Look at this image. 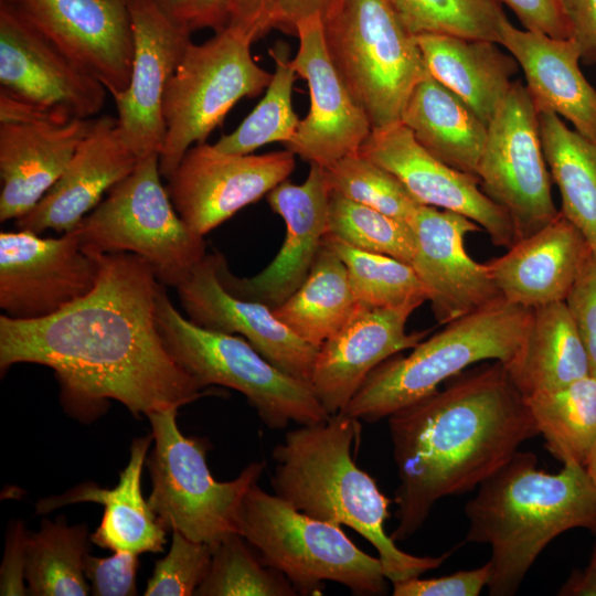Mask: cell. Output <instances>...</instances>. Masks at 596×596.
Wrapping results in <instances>:
<instances>
[{
    "label": "cell",
    "instance_id": "1",
    "mask_svg": "<svg viewBox=\"0 0 596 596\" xmlns=\"http://www.w3.org/2000/svg\"><path fill=\"white\" fill-rule=\"evenodd\" d=\"M95 257L97 281L83 298L43 319L0 316L1 374L17 363L51 368L63 405L81 419L98 416L109 400L140 417L205 395L162 341L161 283L149 263L127 252Z\"/></svg>",
    "mask_w": 596,
    "mask_h": 596
},
{
    "label": "cell",
    "instance_id": "2",
    "mask_svg": "<svg viewBox=\"0 0 596 596\" xmlns=\"http://www.w3.org/2000/svg\"><path fill=\"white\" fill-rule=\"evenodd\" d=\"M448 381L387 417L400 480L397 525L390 535L395 542L419 530L438 500L475 489L539 435L502 362Z\"/></svg>",
    "mask_w": 596,
    "mask_h": 596
},
{
    "label": "cell",
    "instance_id": "3",
    "mask_svg": "<svg viewBox=\"0 0 596 596\" xmlns=\"http://www.w3.org/2000/svg\"><path fill=\"white\" fill-rule=\"evenodd\" d=\"M361 430L360 419L343 412L289 430L272 451L275 494L311 518L362 535L377 551L392 584L438 568L451 551L439 556L408 554L385 533L391 500L354 460Z\"/></svg>",
    "mask_w": 596,
    "mask_h": 596
},
{
    "label": "cell",
    "instance_id": "4",
    "mask_svg": "<svg viewBox=\"0 0 596 596\" xmlns=\"http://www.w3.org/2000/svg\"><path fill=\"white\" fill-rule=\"evenodd\" d=\"M465 513L466 541L491 549L489 595L511 596L560 534L577 528L596 534V486L582 465L549 473L538 468L535 454L518 450L478 486Z\"/></svg>",
    "mask_w": 596,
    "mask_h": 596
},
{
    "label": "cell",
    "instance_id": "5",
    "mask_svg": "<svg viewBox=\"0 0 596 596\" xmlns=\"http://www.w3.org/2000/svg\"><path fill=\"white\" fill-rule=\"evenodd\" d=\"M531 309L502 297L393 355L364 380L343 413L373 424L434 393L441 383L483 361L507 363L517 351Z\"/></svg>",
    "mask_w": 596,
    "mask_h": 596
},
{
    "label": "cell",
    "instance_id": "6",
    "mask_svg": "<svg viewBox=\"0 0 596 596\" xmlns=\"http://www.w3.org/2000/svg\"><path fill=\"white\" fill-rule=\"evenodd\" d=\"M327 51L372 130L401 123L429 75L422 51L389 0H338L322 18Z\"/></svg>",
    "mask_w": 596,
    "mask_h": 596
},
{
    "label": "cell",
    "instance_id": "7",
    "mask_svg": "<svg viewBox=\"0 0 596 596\" xmlns=\"http://www.w3.org/2000/svg\"><path fill=\"white\" fill-rule=\"evenodd\" d=\"M235 532L298 594H321L326 581L355 595H382L386 577L379 557L360 550L341 525L311 518L254 483L235 519Z\"/></svg>",
    "mask_w": 596,
    "mask_h": 596
},
{
    "label": "cell",
    "instance_id": "8",
    "mask_svg": "<svg viewBox=\"0 0 596 596\" xmlns=\"http://www.w3.org/2000/svg\"><path fill=\"white\" fill-rule=\"evenodd\" d=\"M156 320L167 350L201 389L221 385L241 392L267 427L309 425L330 416L308 383L276 368L246 339L203 329L182 316L162 284Z\"/></svg>",
    "mask_w": 596,
    "mask_h": 596
},
{
    "label": "cell",
    "instance_id": "9",
    "mask_svg": "<svg viewBox=\"0 0 596 596\" xmlns=\"http://www.w3.org/2000/svg\"><path fill=\"white\" fill-rule=\"evenodd\" d=\"M161 177L158 155L139 159L74 230L86 254H136L159 283L177 287L207 254L206 244L179 216Z\"/></svg>",
    "mask_w": 596,
    "mask_h": 596
},
{
    "label": "cell",
    "instance_id": "10",
    "mask_svg": "<svg viewBox=\"0 0 596 596\" xmlns=\"http://www.w3.org/2000/svg\"><path fill=\"white\" fill-rule=\"evenodd\" d=\"M178 409L147 416L155 441L146 461L152 482L148 503L166 530L214 546L235 532L241 502L266 461L251 462L234 480H215L206 464L207 443L180 432Z\"/></svg>",
    "mask_w": 596,
    "mask_h": 596
},
{
    "label": "cell",
    "instance_id": "11",
    "mask_svg": "<svg viewBox=\"0 0 596 596\" xmlns=\"http://www.w3.org/2000/svg\"><path fill=\"white\" fill-rule=\"evenodd\" d=\"M252 44L244 32L227 26L201 44L188 45L162 103L166 137L159 169L166 180L240 99L255 97L269 85L273 74L257 65Z\"/></svg>",
    "mask_w": 596,
    "mask_h": 596
},
{
    "label": "cell",
    "instance_id": "12",
    "mask_svg": "<svg viewBox=\"0 0 596 596\" xmlns=\"http://www.w3.org/2000/svg\"><path fill=\"white\" fill-rule=\"evenodd\" d=\"M477 175L483 193L510 216L518 240L558 213L540 136L539 111L521 81L513 84L488 124Z\"/></svg>",
    "mask_w": 596,
    "mask_h": 596
},
{
    "label": "cell",
    "instance_id": "13",
    "mask_svg": "<svg viewBox=\"0 0 596 596\" xmlns=\"http://www.w3.org/2000/svg\"><path fill=\"white\" fill-rule=\"evenodd\" d=\"M107 89L0 1V95L20 103L30 123L94 118Z\"/></svg>",
    "mask_w": 596,
    "mask_h": 596
},
{
    "label": "cell",
    "instance_id": "14",
    "mask_svg": "<svg viewBox=\"0 0 596 596\" xmlns=\"http://www.w3.org/2000/svg\"><path fill=\"white\" fill-rule=\"evenodd\" d=\"M295 164L287 149L232 155L202 142L185 152L166 189L187 226L204 236L287 180Z\"/></svg>",
    "mask_w": 596,
    "mask_h": 596
},
{
    "label": "cell",
    "instance_id": "15",
    "mask_svg": "<svg viewBox=\"0 0 596 596\" xmlns=\"http://www.w3.org/2000/svg\"><path fill=\"white\" fill-rule=\"evenodd\" d=\"M28 230L0 233V308L14 320L55 315L89 294L98 262L86 254L75 230L41 237Z\"/></svg>",
    "mask_w": 596,
    "mask_h": 596
},
{
    "label": "cell",
    "instance_id": "16",
    "mask_svg": "<svg viewBox=\"0 0 596 596\" xmlns=\"http://www.w3.org/2000/svg\"><path fill=\"white\" fill-rule=\"evenodd\" d=\"M115 96L130 79L134 32L127 0H0Z\"/></svg>",
    "mask_w": 596,
    "mask_h": 596
},
{
    "label": "cell",
    "instance_id": "17",
    "mask_svg": "<svg viewBox=\"0 0 596 596\" xmlns=\"http://www.w3.org/2000/svg\"><path fill=\"white\" fill-rule=\"evenodd\" d=\"M331 189L324 168L310 163L301 184L283 181L266 195L270 209L286 225L284 243L275 258L253 277H237L225 257L219 259V277L227 291L275 309L307 278L328 233Z\"/></svg>",
    "mask_w": 596,
    "mask_h": 596
},
{
    "label": "cell",
    "instance_id": "18",
    "mask_svg": "<svg viewBox=\"0 0 596 596\" xmlns=\"http://www.w3.org/2000/svg\"><path fill=\"white\" fill-rule=\"evenodd\" d=\"M134 58L127 88L113 96L118 127L138 159L160 156L166 125L162 103L191 31L174 23L151 0H127Z\"/></svg>",
    "mask_w": 596,
    "mask_h": 596
},
{
    "label": "cell",
    "instance_id": "19",
    "mask_svg": "<svg viewBox=\"0 0 596 596\" xmlns=\"http://www.w3.org/2000/svg\"><path fill=\"white\" fill-rule=\"evenodd\" d=\"M359 152L393 173L419 204L465 215L496 246L508 249L518 241L510 216L483 193L479 180L432 156L404 124L372 130Z\"/></svg>",
    "mask_w": 596,
    "mask_h": 596
},
{
    "label": "cell",
    "instance_id": "20",
    "mask_svg": "<svg viewBox=\"0 0 596 596\" xmlns=\"http://www.w3.org/2000/svg\"><path fill=\"white\" fill-rule=\"evenodd\" d=\"M296 35L299 49L291 63L297 75L308 83L310 108L284 146L309 163L328 167L358 153L372 127L329 57L321 17L299 22Z\"/></svg>",
    "mask_w": 596,
    "mask_h": 596
},
{
    "label": "cell",
    "instance_id": "21",
    "mask_svg": "<svg viewBox=\"0 0 596 596\" xmlns=\"http://www.w3.org/2000/svg\"><path fill=\"white\" fill-rule=\"evenodd\" d=\"M409 225L415 235L411 262L439 324H447L501 297L486 264L473 260L465 237L481 227L462 214L418 205Z\"/></svg>",
    "mask_w": 596,
    "mask_h": 596
},
{
    "label": "cell",
    "instance_id": "22",
    "mask_svg": "<svg viewBox=\"0 0 596 596\" xmlns=\"http://www.w3.org/2000/svg\"><path fill=\"white\" fill-rule=\"evenodd\" d=\"M220 255L206 254L175 287L185 317L203 329L243 337L276 368L310 385L318 348L297 337L266 305L227 291L219 277Z\"/></svg>",
    "mask_w": 596,
    "mask_h": 596
},
{
    "label": "cell",
    "instance_id": "23",
    "mask_svg": "<svg viewBox=\"0 0 596 596\" xmlns=\"http://www.w3.org/2000/svg\"><path fill=\"white\" fill-rule=\"evenodd\" d=\"M417 308H364L318 349L310 387L329 415L342 412L382 362L413 349L430 330L407 332Z\"/></svg>",
    "mask_w": 596,
    "mask_h": 596
},
{
    "label": "cell",
    "instance_id": "24",
    "mask_svg": "<svg viewBox=\"0 0 596 596\" xmlns=\"http://www.w3.org/2000/svg\"><path fill=\"white\" fill-rule=\"evenodd\" d=\"M138 161L116 118H94L61 177L28 214L17 220V227L36 234L73 231Z\"/></svg>",
    "mask_w": 596,
    "mask_h": 596
},
{
    "label": "cell",
    "instance_id": "25",
    "mask_svg": "<svg viewBox=\"0 0 596 596\" xmlns=\"http://www.w3.org/2000/svg\"><path fill=\"white\" fill-rule=\"evenodd\" d=\"M592 255L582 233L558 211L545 226L485 264L503 299L532 309L565 301Z\"/></svg>",
    "mask_w": 596,
    "mask_h": 596
},
{
    "label": "cell",
    "instance_id": "26",
    "mask_svg": "<svg viewBox=\"0 0 596 596\" xmlns=\"http://www.w3.org/2000/svg\"><path fill=\"white\" fill-rule=\"evenodd\" d=\"M499 44L523 71L536 110L563 117L581 135L596 141V89L579 68L576 42L520 30L507 19Z\"/></svg>",
    "mask_w": 596,
    "mask_h": 596
},
{
    "label": "cell",
    "instance_id": "27",
    "mask_svg": "<svg viewBox=\"0 0 596 596\" xmlns=\"http://www.w3.org/2000/svg\"><path fill=\"white\" fill-rule=\"evenodd\" d=\"M94 118L0 124V221L28 214L54 185Z\"/></svg>",
    "mask_w": 596,
    "mask_h": 596
},
{
    "label": "cell",
    "instance_id": "28",
    "mask_svg": "<svg viewBox=\"0 0 596 596\" xmlns=\"http://www.w3.org/2000/svg\"><path fill=\"white\" fill-rule=\"evenodd\" d=\"M152 440L151 434L132 441L129 461L119 473V481L114 488H100L93 482L82 483L63 494L40 500L36 503V513H49L72 503H99L104 505V514L89 538L94 544L114 552H161L166 544L167 530L141 492V473Z\"/></svg>",
    "mask_w": 596,
    "mask_h": 596
},
{
    "label": "cell",
    "instance_id": "29",
    "mask_svg": "<svg viewBox=\"0 0 596 596\" xmlns=\"http://www.w3.org/2000/svg\"><path fill=\"white\" fill-rule=\"evenodd\" d=\"M428 73L460 98L487 125L519 71L499 43L441 33L416 34Z\"/></svg>",
    "mask_w": 596,
    "mask_h": 596
},
{
    "label": "cell",
    "instance_id": "30",
    "mask_svg": "<svg viewBox=\"0 0 596 596\" xmlns=\"http://www.w3.org/2000/svg\"><path fill=\"white\" fill-rule=\"evenodd\" d=\"M503 365L523 397L589 375L587 355L565 301L531 309L523 338Z\"/></svg>",
    "mask_w": 596,
    "mask_h": 596
},
{
    "label": "cell",
    "instance_id": "31",
    "mask_svg": "<svg viewBox=\"0 0 596 596\" xmlns=\"http://www.w3.org/2000/svg\"><path fill=\"white\" fill-rule=\"evenodd\" d=\"M401 123L432 156L478 179L488 125L430 74L413 89Z\"/></svg>",
    "mask_w": 596,
    "mask_h": 596
},
{
    "label": "cell",
    "instance_id": "32",
    "mask_svg": "<svg viewBox=\"0 0 596 596\" xmlns=\"http://www.w3.org/2000/svg\"><path fill=\"white\" fill-rule=\"evenodd\" d=\"M361 308L344 263L322 242L305 281L273 311L297 337L319 349Z\"/></svg>",
    "mask_w": 596,
    "mask_h": 596
},
{
    "label": "cell",
    "instance_id": "33",
    "mask_svg": "<svg viewBox=\"0 0 596 596\" xmlns=\"http://www.w3.org/2000/svg\"><path fill=\"white\" fill-rule=\"evenodd\" d=\"M540 136L560 212L582 233L596 258V141L570 129L560 116L539 113Z\"/></svg>",
    "mask_w": 596,
    "mask_h": 596
},
{
    "label": "cell",
    "instance_id": "34",
    "mask_svg": "<svg viewBox=\"0 0 596 596\" xmlns=\"http://www.w3.org/2000/svg\"><path fill=\"white\" fill-rule=\"evenodd\" d=\"M547 450L562 464L585 467L596 444V377L524 397Z\"/></svg>",
    "mask_w": 596,
    "mask_h": 596
},
{
    "label": "cell",
    "instance_id": "35",
    "mask_svg": "<svg viewBox=\"0 0 596 596\" xmlns=\"http://www.w3.org/2000/svg\"><path fill=\"white\" fill-rule=\"evenodd\" d=\"M86 524L68 525L64 518L44 520L28 535L25 581L34 596H86L89 586L84 573L88 554Z\"/></svg>",
    "mask_w": 596,
    "mask_h": 596
},
{
    "label": "cell",
    "instance_id": "36",
    "mask_svg": "<svg viewBox=\"0 0 596 596\" xmlns=\"http://www.w3.org/2000/svg\"><path fill=\"white\" fill-rule=\"evenodd\" d=\"M268 53L275 62V72L264 97L234 131L214 143L219 151L249 155L270 142L285 145L295 136L300 119L291 104L297 73L289 58V47L285 42H276Z\"/></svg>",
    "mask_w": 596,
    "mask_h": 596
},
{
    "label": "cell",
    "instance_id": "37",
    "mask_svg": "<svg viewBox=\"0 0 596 596\" xmlns=\"http://www.w3.org/2000/svg\"><path fill=\"white\" fill-rule=\"evenodd\" d=\"M323 242L344 263L353 294L364 308H418L427 296L411 264L358 249L327 234Z\"/></svg>",
    "mask_w": 596,
    "mask_h": 596
},
{
    "label": "cell",
    "instance_id": "38",
    "mask_svg": "<svg viewBox=\"0 0 596 596\" xmlns=\"http://www.w3.org/2000/svg\"><path fill=\"white\" fill-rule=\"evenodd\" d=\"M194 595L199 596H295L290 581L233 532L214 545L211 566Z\"/></svg>",
    "mask_w": 596,
    "mask_h": 596
},
{
    "label": "cell",
    "instance_id": "39",
    "mask_svg": "<svg viewBox=\"0 0 596 596\" xmlns=\"http://www.w3.org/2000/svg\"><path fill=\"white\" fill-rule=\"evenodd\" d=\"M416 34L441 33L500 43L508 19L500 0H389Z\"/></svg>",
    "mask_w": 596,
    "mask_h": 596
},
{
    "label": "cell",
    "instance_id": "40",
    "mask_svg": "<svg viewBox=\"0 0 596 596\" xmlns=\"http://www.w3.org/2000/svg\"><path fill=\"white\" fill-rule=\"evenodd\" d=\"M361 251L411 264L415 235L408 222L331 192L328 233Z\"/></svg>",
    "mask_w": 596,
    "mask_h": 596
},
{
    "label": "cell",
    "instance_id": "41",
    "mask_svg": "<svg viewBox=\"0 0 596 596\" xmlns=\"http://www.w3.org/2000/svg\"><path fill=\"white\" fill-rule=\"evenodd\" d=\"M331 192L409 222L421 205L389 170L360 152L323 167Z\"/></svg>",
    "mask_w": 596,
    "mask_h": 596
},
{
    "label": "cell",
    "instance_id": "42",
    "mask_svg": "<svg viewBox=\"0 0 596 596\" xmlns=\"http://www.w3.org/2000/svg\"><path fill=\"white\" fill-rule=\"evenodd\" d=\"M213 545L195 542L172 531L168 554L156 562L143 595L190 596L205 579L212 561Z\"/></svg>",
    "mask_w": 596,
    "mask_h": 596
},
{
    "label": "cell",
    "instance_id": "43",
    "mask_svg": "<svg viewBox=\"0 0 596 596\" xmlns=\"http://www.w3.org/2000/svg\"><path fill=\"white\" fill-rule=\"evenodd\" d=\"M138 555L128 551H115V554L109 557L87 554L84 561V573L91 582L93 594L96 596L136 595Z\"/></svg>",
    "mask_w": 596,
    "mask_h": 596
},
{
    "label": "cell",
    "instance_id": "44",
    "mask_svg": "<svg viewBox=\"0 0 596 596\" xmlns=\"http://www.w3.org/2000/svg\"><path fill=\"white\" fill-rule=\"evenodd\" d=\"M596 377V258L592 255L565 300Z\"/></svg>",
    "mask_w": 596,
    "mask_h": 596
},
{
    "label": "cell",
    "instance_id": "45",
    "mask_svg": "<svg viewBox=\"0 0 596 596\" xmlns=\"http://www.w3.org/2000/svg\"><path fill=\"white\" fill-rule=\"evenodd\" d=\"M492 567L488 561L480 567L421 579L419 576L393 583L394 596H478L488 586Z\"/></svg>",
    "mask_w": 596,
    "mask_h": 596
},
{
    "label": "cell",
    "instance_id": "46",
    "mask_svg": "<svg viewBox=\"0 0 596 596\" xmlns=\"http://www.w3.org/2000/svg\"><path fill=\"white\" fill-rule=\"evenodd\" d=\"M515 14L524 30L554 39H572V28L561 0H500Z\"/></svg>",
    "mask_w": 596,
    "mask_h": 596
},
{
    "label": "cell",
    "instance_id": "47",
    "mask_svg": "<svg viewBox=\"0 0 596 596\" xmlns=\"http://www.w3.org/2000/svg\"><path fill=\"white\" fill-rule=\"evenodd\" d=\"M28 534L23 522H15L9 531L0 570L1 595H28L25 579V544Z\"/></svg>",
    "mask_w": 596,
    "mask_h": 596
},
{
    "label": "cell",
    "instance_id": "48",
    "mask_svg": "<svg viewBox=\"0 0 596 596\" xmlns=\"http://www.w3.org/2000/svg\"><path fill=\"white\" fill-rule=\"evenodd\" d=\"M338 0H268L267 18L270 29L296 35L297 24L313 15L321 19Z\"/></svg>",
    "mask_w": 596,
    "mask_h": 596
},
{
    "label": "cell",
    "instance_id": "49",
    "mask_svg": "<svg viewBox=\"0 0 596 596\" xmlns=\"http://www.w3.org/2000/svg\"><path fill=\"white\" fill-rule=\"evenodd\" d=\"M578 45L581 61L596 64V0H561Z\"/></svg>",
    "mask_w": 596,
    "mask_h": 596
},
{
    "label": "cell",
    "instance_id": "50",
    "mask_svg": "<svg viewBox=\"0 0 596 596\" xmlns=\"http://www.w3.org/2000/svg\"><path fill=\"white\" fill-rule=\"evenodd\" d=\"M268 0H230V24L244 32L253 42L269 30Z\"/></svg>",
    "mask_w": 596,
    "mask_h": 596
},
{
    "label": "cell",
    "instance_id": "51",
    "mask_svg": "<svg viewBox=\"0 0 596 596\" xmlns=\"http://www.w3.org/2000/svg\"><path fill=\"white\" fill-rule=\"evenodd\" d=\"M230 24V0H193L190 21L191 31L210 28L215 33Z\"/></svg>",
    "mask_w": 596,
    "mask_h": 596
},
{
    "label": "cell",
    "instance_id": "52",
    "mask_svg": "<svg viewBox=\"0 0 596 596\" xmlns=\"http://www.w3.org/2000/svg\"><path fill=\"white\" fill-rule=\"evenodd\" d=\"M151 1L174 23L181 26H185L191 31L190 21H191L193 0H151Z\"/></svg>",
    "mask_w": 596,
    "mask_h": 596
},
{
    "label": "cell",
    "instance_id": "53",
    "mask_svg": "<svg viewBox=\"0 0 596 596\" xmlns=\"http://www.w3.org/2000/svg\"><path fill=\"white\" fill-rule=\"evenodd\" d=\"M585 469L589 476V478L593 480V482L596 486V444L593 448V451L585 465Z\"/></svg>",
    "mask_w": 596,
    "mask_h": 596
},
{
    "label": "cell",
    "instance_id": "54",
    "mask_svg": "<svg viewBox=\"0 0 596 596\" xmlns=\"http://www.w3.org/2000/svg\"><path fill=\"white\" fill-rule=\"evenodd\" d=\"M586 571L596 578V545L594 546L590 562L588 566L586 567Z\"/></svg>",
    "mask_w": 596,
    "mask_h": 596
}]
</instances>
